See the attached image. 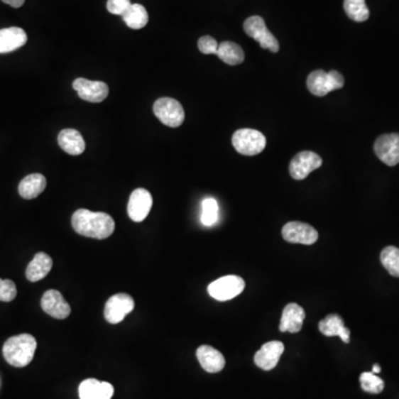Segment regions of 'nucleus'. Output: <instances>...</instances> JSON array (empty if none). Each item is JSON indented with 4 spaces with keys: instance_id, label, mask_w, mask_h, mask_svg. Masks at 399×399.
Segmentation results:
<instances>
[{
    "instance_id": "obj_1",
    "label": "nucleus",
    "mask_w": 399,
    "mask_h": 399,
    "mask_svg": "<svg viewBox=\"0 0 399 399\" xmlns=\"http://www.w3.org/2000/svg\"><path fill=\"white\" fill-rule=\"evenodd\" d=\"M71 224L78 234L97 240L109 238L116 229V223L110 215L86 209H79L74 213Z\"/></svg>"
},
{
    "instance_id": "obj_2",
    "label": "nucleus",
    "mask_w": 399,
    "mask_h": 399,
    "mask_svg": "<svg viewBox=\"0 0 399 399\" xmlns=\"http://www.w3.org/2000/svg\"><path fill=\"white\" fill-rule=\"evenodd\" d=\"M37 349V341L31 334H21L6 341L3 347L4 359L13 367L31 364Z\"/></svg>"
},
{
    "instance_id": "obj_3",
    "label": "nucleus",
    "mask_w": 399,
    "mask_h": 399,
    "mask_svg": "<svg viewBox=\"0 0 399 399\" xmlns=\"http://www.w3.org/2000/svg\"><path fill=\"white\" fill-rule=\"evenodd\" d=\"M306 84L312 94L316 97H325L334 90L343 88L345 79L339 71L332 70L325 72L319 69L308 75Z\"/></svg>"
},
{
    "instance_id": "obj_4",
    "label": "nucleus",
    "mask_w": 399,
    "mask_h": 399,
    "mask_svg": "<svg viewBox=\"0 0 399 399\" xmlns=\"http://www.w3.org/2000/svg\"><path fill=\"white\" fill-rule=\"evenodd\" d=\"M234 149L243 155H256L266 147V138L262 132L253 129H240L232 137Z\"/></svg>"
},
{
    "instance_id": "obj_5",
    "label": "nucleus",
    "mask_w": 399,
    "mask_h": 399,
    "mask_svg": "<svg viewBox=\"0 0 399 399\" xmlns=\"http://www.w3.org/2000/svg\"><path fill=\"white\" fill-rule=\"evenodd\" d=\"M244 31L248 37L258 41L263 49H268L274 53L280 50L278 39L268 31L266 21L260 16L248 17L244 23Z\"/></svg>"
},
{
    "instance_id": "obj_6",
    "label": "nucleus",
    "mask_w": 399,
    "mask_h": 399,
    "mask_svg": "<svg viewBox=\"0 0 399 399\" xmlns=\"http://www.w3.org/2000/svg\"><path fill=\"white\" fill-rule=\"evenodd\" d=\"M153 112L162 124L171 128H177L185 121L183 106L175 99H158L153 104Z\"/></svg>"
},
{
    "instance_id": "obj_7",
    "label": "nucleus",
    "mask_w": 399,
    "mask_h": 399,
    "mask_svg": "<svg viewBox=\"0 0 399 399\" xmlns=\"http://www.w3.org/2000/svg\"><path fill=\"white\" fill-rule=\"evenodd\" d=\"M246 288V282L240 276L226 275L214 280L207 288L211 297L225 302L240 295Z\"/></svg>"
},
{
    "instance_id": "obj_8",
    "label": "nucleus",
    "mask_w": 399,
    "mask_h": 399,
    "mask_svg": "<svg viewBox=\"0 0 399 399\" xmlns=\"http://www.w3.org/2000/svg\"><path fill=\"white\" fill-rule=\"evenodd\" d=\"M133 308L134 301L131 296L126 293L116 294L109 298L104 306V317L110 324H118L124 321Z\"/></svg>"
},
{
    "instance_id": "obj_9",
    "label": "nucleus",
    "mask_w": 399,
    "mask_h": 399,
    "mask_svg": "<svg viewBox=\"0 0 399 399\" xmlns=\"http://www.w3.org/2000/svg\"><path fill=\"white\" fill-rule=\"evenodd\" d=\"M282 235L286 242L297 243L304 246H312L319 239V233L313 226L298 221L286 223L282 229Z\"/></svg>"
},
{
    "instance_id": "obj_10",
    "label": "nucleus",
    "mask_w": 399,
    "mask_h": 399,
    "mask_svg": "<svg viewBox=\"0 0 399 399\" xmlns=\"http://www.w3.org/2000/svg\"><path fill=\"white\" fill-rule=\"evenodd\" d=\"M322 163H323V160L315 152H300L296 154L290 163V175L293 179L304 180L311 172L321 168Z\"/></svg>"
},
{
    "instance_id": "obj_11",
    "label": "nucleus",
    "mask_w": 399,
    "mask_h": 399,
    "mask_svg": "<svg viewBox=\"0 0 399 399\" xmlns=\"http://www.w3.org/2000/svg\"><path fill=\"white\" fill-rule=\"evenodd\" d=\"M374 151L381 161L389 167L399 163V134H383L375 141Z\"/></svg>"
},
{
    "instance_id": "obj_12",
    "label": "nucleus",
    "mask_w": 399,
    "mask_h": 399,
    "mask_svg": "<svg viewBox=\"0 0 399 399\" xmlns=\"http://www.w3.org/2000/svg\"><path fill=\"white\" fill-rule=\"evenodd\" d=\"M72 88L76 90L79 98L82 99L84 102H92V104L104 102L109 94L108 86L106 82H102V81L78 78L74 81Z\"/></svg>"
},
{
    "instance_id": "obj_13",
    "label": "nucleus",
    "mask_w": 399,
    "mask_h": 399,
    "mask_svg": "<svg viewBox=\"0 0 399 399\" xmlns=\"http://www.w3.org/2000/svg\"><path fill=\"white\" fill-rule=\"evenodd\" d=\"M152 200L151 193L148 190L136 189L130 195L128 203V214L134 222H142L151 211Z\"/></svg>"
},
{
    "instance_id": "obj_14",
    "label": "nucleus",
    "mask_w": 399,
    "mask_h": 399,
    "mask_svg": "<svg viewBox=\"0 0 399 399\" xmlns=\"http://www.w3.org/2000/svg\"><path fill=\"white\" fill-rule=\"evenodd\" d=\"M41 308L53 319H65L70 315V305L56 290H49L41 298Z\"/></svg>"
},
{
    "instance_id": "obj_15",
    "label": "nucleus",
    "mask_w": 399,
    "mask_h": 399,
    "mask_svg": "<svg viewBox=\"0 0 399 399\" xmlns=\"http://www.w3.org/2000/svg\"><path fill=\"white\" fill-rule=\"evenodd\" d=\"M284 344L282 341H273L264 344L260 351H256L254 356L256 365L263 371H272L278 364L282 354L284 353Z\"/></svg>"
},
{
    "instance_id": "obj_16",
    "label": "nucleus",
    "mask_w": 399,
    "mask_h": 399,
    "mask_svg": "<svg viewBox=\"0 0 399 399\" xmlns=\"http://www.w3.org/2000/svg\"><path fill=\"white\" fill-rule=\"evenodd\" d=\"M114 388L110 383L88 378L79 386L80 399H111Z\"/></svg>"
},
{
    "instance_id": "obj_17",
    "label": "nucleus",
    "mask_w": 399,
    "mask_h": 399,
    "mask_svg": "<svg viewBox=\"0 0 399 399\" xmlns=\"http://www.w3.org/2000/svg\"><path fill=\"white\" fill-rule=\"evenodd\" d=\"M305 312L303 307L296 303H290L285 306L280 317V331L298 333L303 327Z\"/></svg>"
},
{
    "instance_id": "obj_18",
    "label": "nucleus",
    "mask_w": 399,
    "mask_h": 399,
    "mask_svg": "<svg viewBox=\"0 0 399 399\" xmlns=\"http://www.w3.org/2000/svg\"><path fill=\"white\" fill-rule=\"evenodd\" d=\"M197 361L200 365L207 373H219L225 366V359L223 354L209 345H202L197 351Z\"/></svg>"
},
{
    "instance_id": "obj_19",
    "label": "nucleus",
    "mask_w": 399,
    "mask_h": 399,
    "mask_svg": "<svg viewBox=\"0 0 399 399\" xmlns=\"http://www.w3.org/2000/svg\"><path fill=\"white\" fill-rule=\"evenodd\" d=\"M28 40L27 33L19 27L1 29L0 31V53H13L25 46Z\"/></svg>"
},
{
    "instance_id": "obj_20",
    "label": "nucleus",
    "mask_w": 399,
    "mask_h": 399,
    "mask_svg": "<svg viewBox=\"0 0 399 399\" xmlns=\"http://www.w3.org/2000/svg\"><path fill=\"white\" fill-rule=\"evenodd\" d=\"M319 329L325 337H339L346 344L351 341V332L344 325L343 319L337 314H331L322 319L319 324Z\"/></svg>"
},
{
    "instance_id": "obj_21",
    "label": "nucleus",
    "mask_w": 399,
    "mask_h": 399,
    "mask_svg": "<svg viewBox=\"0 0 399 399\" xmlns=\"http://www.w3.org/2000/svg\"><path fill=\"white\" fill-rule=\"evenodd\" d=\"M53 258L46 253L39 252L35 254L27 270H26V278L31 282H38L48 275L53 268Z\"/></svg>"
},
{
    "instance_id": "obj_22",
    "label": "nucleus",
    "mask_w": 399,
    "mask_h": 399,
    "mask_svg": "<svg viewBox=\"0 0 399 399\" xmlns=\"http://www.w3.org/2000/svg\"><path fill=\"white\" fill-rule=\"evenodd\" d=\"M58 144L63 151L70 155H79L86 150L84 137L75 129L62 130L58 136Z\"/></svg>"
},
{
    "instance_id": "obj_23",
    "label": "nucleus",
    "mask_w": 399,
    "mask_h": 399,
    "mask_svg": "<svg viewBox=\"0 0 399 399\" xmlns=\"http://www.w3.org/2000/svg\"><path fill=\"white\" fill-rule=\"evenodd\" d=\"M47 185L46 177L40 173H33L21 180L18 187V192L26 200H33L39 197L45 191Z\"/></svg>"
},
{
    "instance_id": "obj_24",
    "label": "nucleus",
    "mask_w": 399,
    "mask_h": 399,
    "mask_svg": "<svg viewBox=\"0 0 399 399\" xmlns=\"http://www.w3.org/2000/svg\"><path fill=\"white\" fill-rule=\"evenodd\" d=\"M217 56L223 62L228 63L230 66L240 65L246 58L243 49L239 46L238 43H232V41H223V43H219Z\"/></svg>"
},
{
    "instance_id": "obj_25",
    "label": "nucleus",
    "mask_w": 399,
    "mask_h": 399,
    "mask_svg": "<svg viewBox=\"0 0 399 399\" xmlns=\"http://www.w3.org/2000/svg\"><path fill=\"white\" fill-rule=\"evenodd\" d=\"M124 23L131 29H142L149 21V15L146 8L139 4H132L129 9L122 16Z\"/></svg>"
},
{
    "instance_id": "obj_26",
    "label": "nucleus",
    "mask_w": 399,
    "mask_h": 399,
    "mask_svg": "<svg viewBox=\"0 0 399 399\" xmlns=\"http://www.w3.org/2000/svg\"><path fill=\"white\" fill-rule=\"evenodd\" d=\"M344 11L356 23H364L369 18V9L365 0H344Z\"/></svg>"
},
{
    "instance_id": "obj_27",
    "label": "nucleus",
    "mask_w": 399,
    "mask_h": 399,
    "mask_svg": "<svg viewBox=\"0 0 399 399\" xmlns=\"http://www.w3.org/2000/svg\"><path fill=\"white\" fill-rule=\"evenodd\" d=\"M381 262L390 275L399 278V248L387 246L381 253Z\"/></svg>"
},
{
    "instance_id": "obj_28",
    "label": "nucleus",
    "mask_w": 399,
    "mask_h": 399,
    "mask_svg": "<svg viewBox=\"0 0 399 399\" xmlns=\"http://www.w3.org/2000/svg\"><path fill=\"white\" fill-rule=\"evenodd\" d=\"M359 382H361L363 390L371 393V394L382 393L385 386L384 381L382 378H379L374 373H368V371H365L361 375Z\"/></svg>"
},
{
    "instance_id": "obj_29",
    "label": "nucleus",
    "mask_w": 399,
    "mask_h": 399,
    "mask_svg": "<svg viewBox=\"0 0 399 399\" xmlns=\"http://www.w3.org/2000/svg\"><path fill=\"white\" fill-rule=\"evenodd\" d=\"M219 219V204L217 200L213 197H207L202 202V221L203 225L205 226H212L217 222Z\"/></svg>"
},
{
    "instance_id": "obj_30",
    "label": "nucleus",
    "mask_w": 399,
    "mask_h": 399,
    "mask_svg": "<svg viewBox=\"0 0 399 399\" xmlns=\"http://www.w3.org/2000/svg\"><path fill=\"white\" fill-rule=\"evenodd\" d=\"M17 296V288L11 280H1L0 278V301L13 302Z\"/></svg>"
},
{
    "instance_id": "obj_31",
    "label": "nucleus",
    "mask_w": 399,
    "mask_h": 399,
    "mask_svg": "<svg viewBox=\"0 0 399 399\" xmlns=\"http://www.w3.org/2000/svg\"><path fill=\"white\" fill-rule=\"evenodd\" d=\"M197 47L204 55H217L219 43L211 35H203L197 41Z\"/></svg>"
},
{
    "instance_id": "obj_32",
    "label": "nucleus",
    "mask_w": 399,
    "mask_h": 399,
    "mask_svg": "<svg viewBox=\"0 0 399 399\" xmlns=\"http://www.w3.org/2000/svg\"><path fill=\"white\" fill-rule=\"evenodd\" d=\"M131 5L130 0H108L106 9L112 15L124 16Z\"/></svg>"
},
{
    "instance_id": "obj_33",
    "label": "nucleus",
    "mask_w": 399,
    "mask_h": 399,
    "mask_svg": "<svg viewBox=\"0 0 399 399\" xmlns=\"http://www.w3.org/2000/svg\"><path fill=\"white\" fill-rule=\"evenodd\" d=\"M1 1L13 8H21L25 4V0H1Z\"/></svg>"
},
{
    "instance_id": "obj_34",
    "label": "nucleus",
    "mask_w": 399,
    "mask_h": 399,
    "mask_svg": "<svg viewBox=\"0 0 399 399\" xmlns=\"http://www.w3.org/2000/svg\"><path fill=\"white\" fill-rule=\"evenodd\" d=\"M381 371H382V369H381L379 365L375 364L374 366H373V371H371V373H374V374H378V373H381Z\"/></svg>"
}]
</instances>
